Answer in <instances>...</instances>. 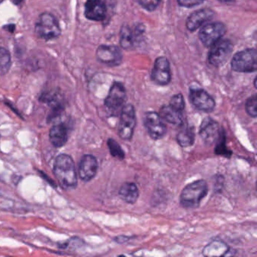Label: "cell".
Returning a JSON list of instances; mask_svg holds the SVG:
<instances>
[{"instance_id":"29","label":"cell","mask_w":257,"mask_h":257,"mask_svg":"<svg viewBox=\"0 0 257 257\" xmlns=\"http://www.w3.org/2000/svg\"><path fill=\"white\" fill-rule=\"evenodd\" d=\"M177 2L181 7L191 8V7L201 5L204 2V0H177Z\"/></svg>"},{"instance_id":"27","label":"cell","mask_w":257,"mask_h":257,"mask_svg":"<svg viewBox=\"0 0 257 257\" xmlns=\"http://www.w3.org/2000/svg\"><path fill=\"white\" fill-rule=\"evenodd\" d=\"M170 106L177 110L183 112L185 109V100L183 96L181 94H175L171 97V101H170Z\"/></svg>"},{"instance_id":"25","label":"cell","mask_w":257,"mask_h":257,"mask_svg":"<svg viewBox=\"0 0 257 257\" xmlns=\"http://www.w3.org/2000/svg\"><path fill=\"white\" fill-rule=\"evenodd\" d=\"M214 152L216 155L224 156V157L229 158L231 156V151L228 150L226 144H225V132L222 134L220 138L216 143V149H215Z\"/></svg>"},{"instance_id":"1","label":"cell","mask_w":257,"mask_h":257,"mask_svg":"<svg viewBox=\"0 0 257 257\" xmlns=\"http://www.w3.org/2000/svg\"><path fill=\"white\" fill-rule=\"evenodd\" d=\"M54 173L60 186L64 190H71L77 186L78 176L71 156L59 155L55 159Z\"/></svg>"},{"instance_id":"7","label":"cell","mask_w":257,"mask_h":257,"mask_svg":"<svg viewBox=\"0 0 257 257\" xmlns=\"http://www.w3.org/2000/svg\"><path fill=\"white\" fill-rule=\"evenodd\" d=\"M233 46L228 40H220L211 46L208 53V61L214 67L222 65L232 52Z\"/></svg>"},{"instance_id":"22","label":"cell","mask_w":257,"mask_h":257,"mask_svg":"<svg viewBox=\"0 0 257 257\" xmlns=\"http://www.w3.org/2000/svg\"><path fill=\"white\" fill-rule=\"evenodd\" d=\"M11 67V54L5 48L0 47V76L8 73Z\"/></svg>"},{"instance_id":"2","label":"cell","mask_w":257,"mask_h":257,"mask_svg":"<svg viewBox=\"0 0 257 257\" xmlns=\"http://www.w3.org/2000/svg\"><path fill=\"white\" fill-rule=\"evenodd\" d=\"M208 193V185L204 180H198L188 184L180 195V204L184 208L198 207Z\"/></svg>"},{"instance_id":"23","label":"cell","mask_w":257,"mask_h":257,"mask_svg":"<svg viewBox=\"0 0 257 257\" xmlns=\"http://www.w3.org/2000/svg\"><path fill=\"white\" fill-rule=\"evenodd\" d=\"M135 34L131 31L128 27H123L121 31V38H120V44H121V47L124 49H132L135 45Z\"/></svg>"},{"instance_id":"21","label":"cell","mask_w":257,"mask_h":257,"mask_svg":"<svg viewBox=\"0 0 257 257\" xmlns=\"http://www.w3.org/2000/svg\"><path fill=\"white\" fill-rule=\"evenodd\" d=\"M181 126L182 128L177 134V143L183 148L192 147L195 142V138L193 127L184 124Z\"/></svg>"},{"instance_id":"5","label":"cell","mask_w":257,"mask_h":257,"mask_svg":"<svg viewBox=\"0 0 257 257\" xmlns=\"http://www.w3.org/2000/svg\"><path fill=\"white\" fill-rule=\"evenodd\" d=\"M137 124L136 111L133 105L123 106L120 114L118 133L124 141H131L133 137Z\"/></svg>"},{"instance_id":"10","label":"cell","mask_w":257,"mask_h":257,"mask_svg":"<svg viewBox=\"0 0 257 257\" xmlns=\"http://www.w3.org/2000/svg\"><path fill=\"white\" fill-rule=\"evenodd\" d=\"M189 100L197 109L204 112H213L216 106L213 97L207 91L200 88L190 89Z\"/></svg>"},{"instance_id":"30","label":"cell","mask_w":257,"mask_h":257,"mask_svg":"<svg viewBox=\"0 0 257 257\" xmlns=\"http://www.w3.org/2000/svg\"><path fill=\"white\" fill-rule=\"evenodd\" d=\"M12 3H13V4H15V5L18 6L20 5V4H22V3L25 1V0H11Z\"/></svg>"},{"instance_id":"19","label":"cell","mask_w":257,"mask_h":257,"mask_svg":"<svg viewBox=\"0 0 257 257\" xmlns=\"http://www.w3.org/2000/svg\"><path fill=\"white\" fill-rule=\"evenodd\" d=\"M159 115L161 118H163L170 124L180 126L184 124V116H183V112L174 109L170 105H165L162 106L160 109Z\"/></svg>"},{"instance_id":"8","label":"cell","mask_w":257,"mask_h":257,"mask_svg":"<svg viewBox=\"0 0 257 257\" xmlns=\"http://www.w3.org/2000/svg\"><path fill=\"white\" fill-rule=\"evenodd\" d=\"M223 132L219 123L210 117H207L201 121L199 135L207 145L211 146L216 144Z\"/></svg>"},{"instance_id":"20","label":"cell","mask_w":257,"mask_h":257,"mask_svg":"<svg viewBox=\"0 0 257 257\" xmlns=\"http://www.w3.org/2000/svg\"><path fill=\"white\" fill-rule=\"evenodd\" d=\"M118 195L127 204H134L139 197V189L135 183H125L120 188Z\"/></svg>"},{"instance_id":"11","label":"cell","mask_w":257,"mask_h":257,"mask_svg":"<svg viewBox=\"0 0 257 257\" xmlns=\"http://www.w3.org/2000/svg\"><path fill=\"white\" fill-rule=\"evenodd\" d=\"M126 100V91L120 82H114L105 100V106L111 111L116 112L122 109Z\"/></svg>"},{"instance_id":"16","label":"cell","mask_w":257,"mask_h":257,"mask_svg":"<svg viewBox=\"0 0 257 257\" xmlns=\"http://www.w3.org/2000/svg\"><path fill=\"white\" fill-rule=\"evenodd\" d=\"M106 8L101 0H87L85 16L88 20L100 22L106 18Z\"/></svg>"},{"instance_id":"13","label":"cell","mask_w":257,"mask_h":257,"mask_svg":"<svg viewBox=\"0 0 257 257\" xmlns=\"http://www.w3.org/2000/svg\"><path fill=\"white\" fill-rule=\"evenodd\" d=\"M153 82L159 85H167L171 80V68L168 60L165 57H159L155 61L152 73Z\"/></svg>"},{"instance_id":"15","label":"cell","mask_w":257,"mask_h":257,"mask_svg":"<svg viewBox=\"0 0 257 257\" xmlns=\"http://www.w3.org/2000/svg\"><path fill=\"white\" fill-rule=\"evenodd\" d=\"M214 13L210 9H203L194 12L186 20V28L191 32H194L207 22L211 20Z\"/></svg>"},{"instance_id":"9","label":"cell","mask_w":257,"mask_h":257,"mask_svg":"<svg viewBox=\"0 0 257 257\" xmlns=\"http://www.w3.org/2000/svg\"><path fill=\"white\" fill-rule=\"evenodd\" d=\"M144 122L149 135L153 140L162 139L166 135V125L157 112H147L144 116Z\"/></svg>"},{"instance_id":"17","label":"cell","mask_w":257,"mask_h":257,"mask_svg":"<svg viewBox=\"0 0 257 257\" xmlns=\"http://www.w3.org/2000/svg\"><path fill=\"white\" fill-rule=\"evenodd\" d=\"M49 140L56 148L64 147L68 141V128L64 123L55 124L49 132Z\"/></svg>"},{"instance_id":"31","label":"cell","mask_w":257,"mask_h":257,"mask_svg":"<svg viewBox=\"0 0 257 257\" xmlns=\"http://www.w3.org/2000/svg\"><path fill=\"white\" fill-rule=\"evenodd\" d=\"M14 28H15V25H9L8 26V29L10 30V32H14Z\"/></svg>"},{"instance_id":"28","label":"cell","mask_w":257,"mask_h":257,"mask_svg":"<svg viewBox=\"0 0 257 257\" xmlns=\"http://www.w3.org/2000/svg\"><path fill=\"white\" fill-rule=\"evenodd\" d=\"M138 4L147 11H154L156 10L162 0H137Z\"/></svg>"},{"instance_id":"3","label":"cell","mask_w":257,"mask_h":257,"mask_svg":"<svg viewBox=\"0 0 257 257\" xmlns=\"http://www.w3.org/2000/svg\"><path fill=\"white\" fill-rule=\"evenodd\" d=\"M35 33L45 40L58 38L61 36V29L58 19L51 13H42L36 23Z\"/></svg>"},{"instance_id":"4","label":"cell","mask_w":257,"mask_h":257,"mask_svg":"<svg viewBox=\"0 0 257 257\" xmlns=\"http://www.w3.org/2000/svg\"><path fill=\"white\" fill-rule=\"evenodd\" d=\"M231 68L239 73H252L257 68V53L254 49H246L237 52L233 57Z\"/></svg>"},{"instance_id":"6","label":"cell","mask_w":257,"mask_h":257,"mask_svg":"<svg viewBox=\"0 0 257 257\" xmlns=\"http://www.w3.org/2000/svg\"><path fill=\"white\" fill-rule=\"evenodd\" d=\"M226 33V28L220 22L204 25L199 31V39L206 47H211L222 39Z\"/></svg>"},{"instance_id":"26","label":"cell","mask_w":257,"mask_h":257,"mask_svg":"<svg viewBox=\"0 0 257 257\" xmlns=\"http://www.w3.org/2000/svg\"><path fill=\"white\" fill-rule=\"evenodd\" d=\"M246 112L249 116L252 118H256L257 117V96L254 94L252 97H249L246 102L245 105Z\"/></svg>"},{"instance_id":"12","label":"cell","mask_w":257,"mask_h":257,"mask_svg":"<svg viewBox=\"0 0 257 257\" xmlns=\"http://www.w3.org/2000/svg\"><path fill=\"white\" fill-rule=\"evenodd\" d=\"M96 56L100 63L110 67L119 65L122 60L121 51L115 46L103 45L99 46L96 52Z\"/></svg>"},{"instance_id":"14","label":"cell","mask_w":257,"mask_h":257,"mask_svg":"<svg viewBox=\"0 0 257 257\" xmlns=\"http://www.w3.org/2000/svg\"><path fill=\"white\" fill-rule=\"evenodd\" d=\"M98 170V162L92 155H85L81 159L79 165V175L81 180L88 182L92 180Z\"/></svg>"},{"instance_id":"18","label":"cell","mask_w":257,"mask_h":257,"mask_svg":"<svg viewBox=\"0 0 257 257\" xmlns=\"http://www.w3.org/2000/svg\"><path fill=\"white\" fill-rule=\"evenodd\" d=\"M229 246L222 240H212L203 249L202 253L204 256H225L229 252Z\"/></svg>"},{"instance_id":"24","label":"cell","mask_w":257,"mask_h":257,"mask_svg":"<svg viewBox=\"0 0 257 257\" xmlns=\"http://www.w3.org/2000/svg\"><path fill=\"white\" fill-rule=\"evenodd\" d=\"M107 146L112 157L116 158L120 160H123L124 159L125 154H124V150L116 141L112 138H109L107 141Z\"/></svg>"}]
</instances>
